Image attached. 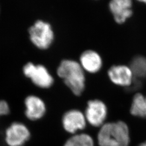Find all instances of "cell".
Wrapping results in <instances>:
<instances>
[{
  "label": "cell",
  "mask_w": 146,
  "mask_h": 146,
  "mask_svg": "<svg viewBox=\"0 0 146 146\" xmlns=\"http://www.w3.org/2000/svg\"><path fill=\"white\" fill-rule=\"evenodd\" d=\"M58 76L74 95L81 96L86 87L84 70L80 63L72 60H64L57 69Z\"/></svg>",
  "instance_id": "6da1fadb"
},
{
  "label": "cell",
  "mask_w": 146,
  "mask_h": 146,
  "mask_svg": "<svg viewBox=\"0 0 146 146\" xmlns=\"http://www.w3.org/2000/svg\"><path fill=\"white\" fill-rule=\"evenodd\" d=\"M98 141L100 146H129L128 125L122 121L104 123L100 127Z\"/></svg>",
  "instance_id": "7a4b0ae2"
},
{
  "label": "cell",
  "mask_w": 146,
  "mask_h": 146,
  "mask_svg": "<svg viewBox=\"0 0 146 146\" xmlns=\"http://www.w3.org/2000/svg\"><path fill=\"white\" fill-rule=\"evenodd\" d=\"M30 40L40 49H47L51 46L54 34L51 25L47 22L38 20L29 29Z\"/></svg>",
  "instance_id": "3957f363"
},
{
  "label": "cell",
  "mask_w": 146,
  "mask_h": 146,
  "mask_svg": "<svg viewBox=\"0 0 146 146\" xmlns=\"http://www.w3.org/2000/svg\"><path fill=\"white\" fill-rule=\"evenodd\" d=\"M23 73L25 76L31 80L33 84L40 88H49L54 82L52 75L42 64L28 62L24 66Z\"/></svg>",
  "instance_id": "277c9868"
},
{
  "label": "cell",
  "mask_w": 146,
  "mask_h": 146,
  "mask_svg": "<svg viewBox=\"0 0 146 146\" xmlns=\"http://www.w3.org/2000/svg\"><path fill=\"white\" fill-rule=\"evenodd\" d=\"M108 110L104 102L100 100H89L85 110L84 115L87 122L95 127H101L104 125Z\"/></svg>",
  "instance_id": "5b68a950"
},
{
  "label": "cell",
  "mask_w": 146,
  "mask_h": 146,
  "mask_svg": "<svg viewBox=\"0 0 146 146\" xmlns=\"http://www.w3.org/2000/svg\"><path fill=\"white\" fill-rule=\"evenodd\" d=\"M31 133L29 128L23 123L14 122L5 132V141L8 146H23L30 140Z\"/></svg>",
  "instance_id": "8992f818"
},
{
  "label": "cell",
  "mask_w": 146,
  "mask_h": 146,
  "mask_svg": "<svg viewBox=\"0 0 146 146\" xmlns=\"http://www.w3.org/2000/svg\"><path fill=\"white\" fill-rule=\"evenodd\" d=\"M87 120L84 114L78 110L67 111L62 118V125L64 131L75 135L78 131H82L86 127Z\"/></svg>",
  "instance_id": "52a82bcc"
},
{
  "label": "cell",
  "mask_w": 146,
  "mask_h": 146,
  "mask_svg": "<svg viewBox=\"0 0 146 146\" xmlns=\"http://www.w3.org/2000/svg\"><path fill=\"white\" fill-rule=\"evenodd\" d=\"M25 114L28 120L35 121L41 119L47 111L46 104L40 97L31 95L25 100Z\"/></svg>",
  "instance_id": "ba28073f"
},
{
  "label": "cell",
  "mask_w": 146,
  "mask_h": 146,
  "mask_svg": "<svg viewBox=\"0 0 146 146\" xmlns=\"http://www.w3.org/2000/svg\"><path fill=\"white\" fill-rule=\"evenodd\" d=\"M108 75L113 84L122 87L130 86L134 78L131 68L124 65L111 67L108 70Z\"/></svg>",
  "instance_id": "9c48e42d"
},
{
  "label": "cell",
  "mask_w": 146,
  "mask_h": 146,
  "mask_svg": "<svg viewBox=\"0 0 146 146\" xmlns=\"http://www.w3.org/2000/svg\"><path fill=\"white\" fill-rule=\"evenodd\" d=\"M109 6L117 23H125L133 14L132 0H110Z\"/></svg>",
  "instance_id": "30bf717a"
},
{
  "label": "cell",
  "mask_w": 146,
  "mask_h": 146,
  "mask_svg": "<svg viewBox=\"0 0 146 146\" xmlns=\"http://www.w3.org/2000/svg\"><path fill=\"white\" fill-rule=\"evenodd\" d=\"M80 64L84 71L89 73H96L102 66V60L99 54L94 50H86L81 54Z\"/></svg>",
  "instance_id": "8fae6325"
},
{
  "label": "cell",
  "mask_w": 146,
  "mask_h": 146,
  "mask_svg": "<svg viewBox=\"0 0 146 146\" xmlns=\"http://www.w3.org/2000/svg\"><path fill=\"white\" fill-rule=\"evenodd\" d=\"M131 113L135 116L146 117V96L141 94L135 95L131 105Z\"/></svg>",
  "instance_id": "7c38bea8"
},
{
  "label": "cell",
  "mask_w": 146,
  "mask_h": 146,
  "mask_svg": "<svg viewBox=\"0 0 146 146\" xmlns=\"http://www.w3.org/2000/svg\"><path fill=\"white\" fill-rule=\"evenodd\" d=\"M134 77L138 79L146 78V58L137 56L133 58L130 67Z\"/></svg>",
  "instance_id": "4fadbf2b"
},
{
  "label": "cell",
  "mask_w": 146,
  "mask_h": 146,
  "mask_svg": "<svg viewBox=\"0 0 146 146\" xmlns=\"http://www.w3.org/2000/svg\"><path fill=\"white\" fill-rule=\"evenodd\" d=\"M63 146H94L93 139L86 133L73 135L65 142Z\"/></svg>",
  "instance_id": "5bb4252c"
},
{
  "label": "cell",
  "mask_w": 146,
  "mask_h": 146,
  "mask_svg": "<svg viewBox=\"0 0 146 146\" xmlns=\"http://www.w3.org/2000/svg\"><path fill=\"white\" fill-rule=\"evenodd\" d=\"M11 108L8 103L5 100H0V116L9 114Z\"/></svg>",
  "instance_id": "9a60e30c"
},
{
  "label": "cell",
  "mask_w": 146,
  "mask_h": 146,
  "mask_svg": "<svg viewBox=\"0 0 146 146\" xmlns=\"http://www.w3.org/2000/svg\"><path fill=\"white\" fill-rule=\"evenodd\" d=\"M137 1H139V2H142V3H146V0H137Z\"/></svg>",
  "instance_id": "2e32d148"
},
{
  "label": "cell",
  "mask_w": 146,
  "mask_h": 146,
  "mask_svg": "<svg viewBox=\"0 0 146 146\" xmlns=\"http://www.w3.org/2000/svg\"><path fill=\"white\" fill-rule=\"evenodd\" d=\"M139 146H146V142L141 143V145H140Z\"/></svg>",
  "instance_id": "e0dca14e"
}]
</instances>
